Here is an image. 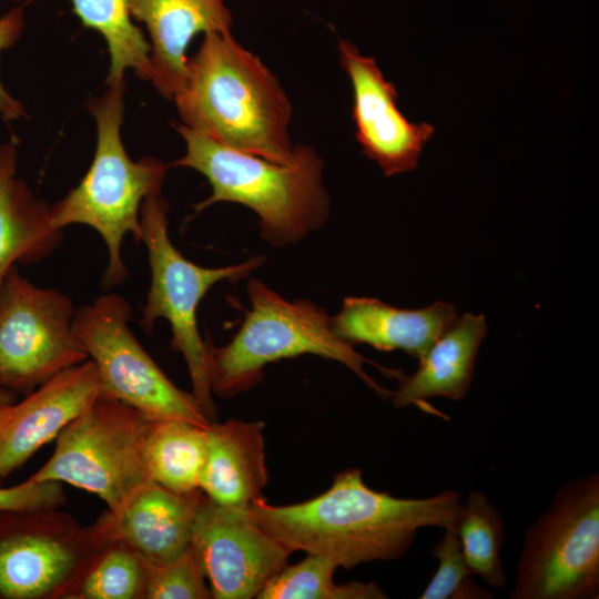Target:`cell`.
<instances>
[{"instance_id":"cell-1","label":"cell","mask_w":599,"mask_h":599,"mask_svg":"<svg viewBox=\"0 0 599 599\" xmlns=\"http://www.w3.org/2000/svg\"><path fill=\"white\" fill-rule=\"evenodd\" d=\"M246 509L292 552L301 550L352 569L402 558L420 528L456 529L463 501L454 490L395 497L374 490L362 470L352 468L338 473L325 493L309 500L275 506L261 497Z\"/></svg>"},{"instance_id":"cell-2","label":"cell","mask_w":599,"mask_h":599,"mask_svg":"<svg viewBox=\"0 0 599 599\" xmlns=\"http://www.w3.org/2000/svg\"><path fill=\"white\" fill-rule=\"evenodd\" d=\"M182 124L225 146L294 160L292 102L276 75L231 32L204 34L172 99Z\"/></svg>"},{"instance_id":"cell-3","label":"cell","mask_w":599,"mask_h":599,"mask_svg":"<svg viewBox=\"0 0 599 599\" xmlns=\"http://www.w3.org/2000/svg\"><path fill=\"white\" fill-rule=\"evenodd\" d=\"M173 128L185 153L172 165L200 172L212 189L193 205L195 214L220 202L242 204L258 216L261 236L277 247L300 242L326 221L324 163L313 148L295 145L294 160L281 164L225 146L182 123Z\"/></svg>"},{"instance_id":"cell-4","label":"cell","mask_w":599,"mask_h":599,"mask_svg":"<svg viewBox=\"0 0 599 599\" xmlns=\"http://www.w3.org/2000/svg\"><path fill=\"white\" fill-rule=\"evenodd\" d=\"M124 92L123 79L106 83L103 93L88 102L98 131L92 163L80 183L50 205L57 227L84 224L103 238L108 248L104 288L115 287L128 277L123 240L131 234L135 242H141V205L148 196L161 193L167 169L155 158L133 161L128 155L121 138Z\"/></svg>"},{"instance_id":"cell-5","label":"cell","mask_w":599,"mask_h":599,"mask_svg":"<svg viewBox=\"0 0 599 599\" xmlns=\"http://www.w3.org/2000/svg\"><path fill=\"white\" fill-rule=\"evenodd\" d=\"M246 288L251 307L237 333L223 346H215L209 337L213 394L234 397L256 386L268 364L312 354L339 362L379 396L390 397L392 393L378 385L364 366L374 365L395 378L403 373L372 362L341 339L325 309L306 300L287 301L257 278L250 280Z\"/></svg>"},{"instance_id":"cell-6","label":"cell","mask_w":599,"mask_h":599,"mask_svg":"<svg viewBox=\"0 0 599 599\" xmlns=\"http://www.w3.org/2000/svg\"><path fill=\"white\" fill-rule=\"evenodd\" d=\"M169 203L155 193L141 205L142 240L151 268V284L142 311L141 326L150 333L160 318L171 326V346L180 353L189 369L192 394L211 423L216 406L210 382L209 337H202L197 325V308L210 291L221 281L236 282L248 276L265 261L253 256L242 263L223 267H203L185 258L169 235Z\"/></svg>"},{"instance_id":"cell-7","label":"cell","mask_w":599,"mask_h":599,"mask_svg":"<svg viewBox=\"0 0 599 599\" xmlns=\"http://www.w3.org/2000/svg\"><path fill=\"white\" fill-rule=\"evenodd\" d=\"M511 599L599 597V474L567 480L527 528Z\"/></svg>"},{"instance_id":"cell-8","label":"cell","mask_w":599,"mask_h":599,"mask_svg":"<svg viewBox=\"0 0 599 599\" xmlns=\"http://www.w3.org/2000/svg\"><path fill=\"white\" fill-rule=\"evenodd\" d=\"M149 420L140 410L100 393L58 435L52 456L29 478L69 484L97 495L114 510L152 481L142 454Z\"/></svg>"},{"instance_id":"cell-9","label":"cell","mask_w":599,"mask_h":599,"mask_svg":"<svg viewBox=\"0 0 599 599\" xmlns=\"http://www.w3.org/2000/svg\"><path fill=\"white\" fill-rule=\"evenodd\" d=\"M132 308L109 293L75 309L73 328L97 366L101 393L151 419L173 418L206 428L211 422L192 393L164 374L132 333Z\"/></svg>"},{"instance_id":"cell-10","label":"cell","mask_w":599,"mask_h":599,"mask_svg":"<svg viewBox=\"0 0 599 599\" xmlns=\"http://www.w3.org/2000/svg\"><path fill=\"white\" fill-rule=\"evenodd\" d=\"M71 298L13 267L0 290V387L27 395L89 359L73 328Z\"/></svg>"},{"instance_id":"cell-11","label":"cell","mask_w":599,"mask_h":599,"mask_svg":"<svg viewBox=\"0 0 599 599\" xmlns=\"http://www.w3.org/2000/svg\"><path fill=\"white\" fill-rule=\"evenodd\" d=\"M58 508L0 511V599H69L103 551Z\"/></svg>"},{"instance_id":"cell-12","label":"cell","mask_w":599,"mask_h":599,"mask_svg":"<svg viewBox=\"0 0 599 599\" xmlns=\"http://www.w3.org/2000/svg\"><path fill=\"white\" fill-rule=\"evenodd\" d=\"M191 547L215 599L256 598L292 554L247 509L217 504L206 495L194 520Z\"/></svg>"},{"instance_id":"cell-13","label":"cell","mask_w":599,"mask_h":599,"mask_svg":"<svg viewBox=\"0 0 599 599\" xmlns=\"http://www.w3.org/2000/svg\"><path fill=\"white\" fill-rule=\"evenodd\" d=\"M339 62L353 91L352 118L364 155L376 162L385 176L414 170L435 128L407 119L397 104V90L376 60L354 43L339 39Z\"/></svg>"},{"instance_id":"cell-14","label":"cell","mask_w":599,"mask_h":599,"mask_svg":"<svg viewBox=\"0 0 599 599\" xmlns=\"http://www.w3.org/2000/svg\"><path fill=\"white\" fill-rule=\"evenodd\" d=\"M204 498L201 489L177 493L149 481L116 509L103 511L89 528L102 547L122 544L148 564H163L190 547Z\"/></svg>"},{"instance_id":"cell-15","label":"cell","mask_w":599,"mask_h":599,"mask_svg":"<svg viewBox=\"0 0 599 599\" xmlns=\"http://www.w3.org/2000/svg\"><path fill=\"white\" fill-rule=\"evenodd\" d=\"M101 393L92 359L64 369L0 412V479L55 439Z\"/></svg>"},{"instance_id":"cell-16","label":"cell","mask_w":599,"mask_h":599,"mask_svg":"<svg viewBox=\"0 0 599 599\" xmlns=\"http://www.w3.org/2000/svg\"><path fill=\"white\" fill-rule=\"evenodd\" d=\"M134 21L150 37L152 82L172 100L186 72V51L200 33L231 32L233 17L225 0H129Z\"/></svg>"},{"instance_id":"cell-17","label":"cell","mask_w":599,"mask_h":599,"mask_svg":"<svg viewBox=\"0 0 599 599\" xmlns=\"http://www.w3.org/2000/svg\"><path fill=\"white\" fill-rule=\"evenodd\" d=\"M458 318L453 304L438 301L419 309L398 308L373 297H346L331 317L334 333L351 345L403 351L420 358Z\"/></svg>"},{"instance_id":"cell-18","label":"cell","mask_w":599,"mask_h":599,"mask_svg":"<svg viewBox=\"0 0 599 599\" xmlns=\"http://www.w3.org/2000/svg\"><path fill=\"white\" fill-rule=\"evenodd\" d=\"M264 424L230 419L206 429V455L199 488L213 501L246 509L262 497L268 475Z\"/></svg>"},{"instance_id":"cell-19","label":"cell","mask_w":599,"mask_h":599,"mask_svg":"<svg viewBox=\"0 0 599 599\" xmlns=\"http://www.w3.org/2000/svg\"><path fill=\"white\" fill-rule=\"evenodd\" d=\"M17 141L0 144V290L13 267L43 261L62 241L50 205L17 176Z\"/></svg>"},{"instance_id":"cell-20","label":"cell","mask_w":599,"mask_h":599,"mask_svg":"<svg viewBox=\"0 0 599 599\" xmlns=\"http://www.w3.org/2000/svg\"><path fill=\"white\" fill-rule=\"evenodd\" d=\"M486 331L483 314L465 313L458 317L419 358L416 370L398 378V388L390 395L393 405L396 408L417 405L434 413L427 403L432 397L449 400L464 398L473 380L478 349Z\"/></svg>"},{"instance_id":"cell-21","label":"cell","mask_w":599,"mask_h":599,"mask_svg":"<svg viewBox=\"0 0 599 599\" xmlns=\"http://www.w3.org/2000/svg\"><path fill=\"white\" fill-rule=\"evenodd\" d=\"M205 429L181 419L150 418L142 444L150 479L177 493L200 489L206 455Z\"/></svg>"},{"instance_id":"cell-22","label":"cell","mask_w":599,"mask_h":599,"mask_svg":"<svg viewBox=\"0 0 599 599\" xmlns=\"http://www.w3.org/2000/svg\"><path fill=\"white\" fill-rule=\"evenodd\" d=\"M28 4L34 0H12ZM83 27L98 31L106 42L110 65L105 83L124 79L132 69L142 80L151 81V44L134 23L129 0H70Z\"/></svg>"},{"instance_id":"cell-23","label":"cell","mask_w":599,"mask_h":599,"mask_svg":"<svg viewBox=\"0 0 599 599\" xmlns=\"http://www.w3.org/2000/svg\"><path fill=\"white\" fill-rule=\"evenodd\" d=\"M456 532L474 575L486 586L502 589L508 579L501 560L506 525L499 510L484 491H468Z\"/></svg>"},{"instance_id":"cell-24","label":"cell","mask_w":599,"mask_h":599,"mask_svg":"<svg viewBox=\"0 0 599 599\" xmlns=\"http://www.w3.org/2000/svg\"><path fill=\"white\" fill-rule=\"evenodd\" d=\"M331 560L308 555L300 562L285 566L263 587L258 599H382L387 598L374 582L353 581L337 585Z\"/></svg>"},{"instance_id":"cell-25","label":"cell","mask_w":599,"mask_h":599,"mask_svg":"<svg viewBox=\"0 0 599 599\" xmlns=\"http://www.w3.org/2000/svg\"><path fill=\"white\" fill-rule=\"evenodd\" d=\"M148 565L133 549L113 544L103 549L69 599H145Z\"/></svg>"},{"instance_id":"cell-26","label":"cell","mask_w":599,"mask_h":599,"mask_svg":"<svg viewBox=\"0 0 599 599\" xmlns=\"http://www.w3.org/2000/svg\"><path fill=\"white\" fill-rule=\"evenodd\" d=\"M433 548L438 566L419 599H491L494 593L474 579L456 529H445Z\"/></svg>"},{"instance_id":"cell-27","label":"cell","mask_w":599,"mask_h":599,"mask_svg":"<svg viewBox=\"0 0 599 599\" xmlns=\"http://www.w3.org/2000/svg\"><path fill=\"white\" fill-rule=\"evenodd\" d=\"M145 599H210L202 565L190 547L163 564H148Z\"/></svg>"},{"instance_id":"cell-28","label":"cell","mask_w":599,"mask_h":599,"mask_svg":"<svg viewBox=\"0 0 599 599\" xmlns=\"http://www.w3.org/2000/svg\"><path fill=\"white\" fill-rule=\"evenodd\" d=\"M65 501L67 496L60 481H35L28 478L12 487H0V511L59 508Z\"/></svg>"},{"instance_id":"cell-29","label":"cell","mask_w":599,"mask_h":599,"mask_svg":"<svg viewBox=\"0 0 599 599\" xmlns=\"http://www.w3.org/2000/svg\"><path fill=\"white\" fill-rule=\"evenodd\" d=\"M24 7L20 3L0 17V53L12 48L21 38L24 29ZM0 116L10 123L27 116L24 106L14 99L0 81Z\"/></svg>"},{"instance_id":"cell-30","label":"cell","mask_w":599,"mask_h":599,"mask_svg":"<svg viewBox=\"0 0 599 599\" xmlns=\"http://www.w3.org/2000/svg\"><path fill=\"white\" fill-rule=\"evenodd\" d=\"M16 402V394L0 387V412L6 406Z\"/></svg>"}]
</instances>
